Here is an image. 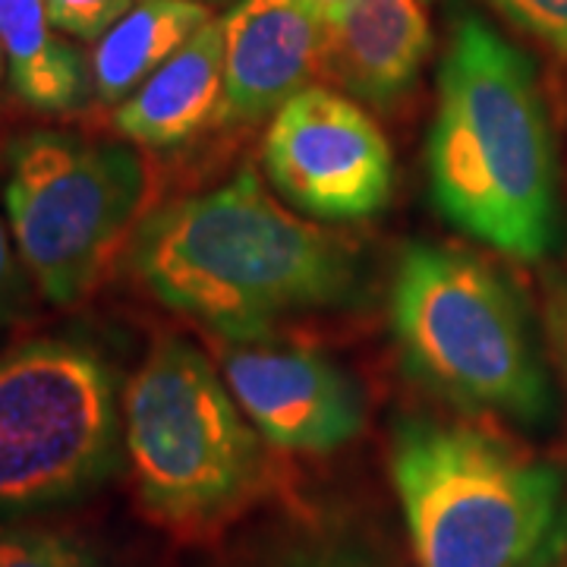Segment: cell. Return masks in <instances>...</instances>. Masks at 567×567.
Instances as JSON below:
<instances>
[{
    "label": "cell",
    "mask_w": 567,
    "mask_h": 567,
    "mask_svg": "<svg viewBox=\"0 0 567 567\" xmlns=\"http://www.w3.org/2000/svg\"><path fill=\"white\" fill-rule=\"evenodd\" d=\"M130 265L152 297L218 338H259L287 316L353 303L363 287L357 252L252 171L145 215Z\"/></svg>",
    "instance_id": "1"
},
{
    "label": "cell",
    "mask_w": 567,
    "mask_h": 567,
    "mask_svg": "<svg viewBox=\"0 0 567 567\" xmlns=\"http://www.w3.org/2000/svg\"><path fill=\"white\" fill-rule=\"evenodd\" d=\"M425 174L439 215L466 237L520 262L551 252L558 158L536 66L476 17L447 41Z\"/></svg>",
    "instance_id": "2"
},
{
    "label": "cell",
    "mask_w": 567,
    "mask_h": 567,
    "mask_svg": "<svg viewBox=\"0 0 567 567\" xmlns=\"http://www.w3.org/2000/svg\"><path fill=\"white\" fill-rule=\"evenodd\" d=\"M391 480L416 567H543L565 539V476L480 423L406 416Z\"/></svg>",
    "instance_id": "3"
},
{
    "label": "cell",
    "mask_w": 567,
    "mask_h": 567,
    "mask_svg": "<svg viewBox=\"0 0 567 567\" xmlns=\"http://www.w3.org/2000/svg\"><path fill=\"white\" fill-rule=\"evenodd\" d=\"M123 442L142 514L181 539L227 527L259 498L265 439L199 347L162 338L123 391Z\"/></svg>",
    "instance_id": "4"
},
{
    "label": "cell",
    "mask_w": 567,
    "mask_h": 567,
    "mask_svg": "<svg viewBox=\"0 0 567 567\" xmlns=\"http://www.w3.org/2000/svg\"><path fill=\"white\" fill-rule=\"evenodd\" d=\"M391 328L406 372L464 410L539 423L546 365L517 287L486 259L410 244L391 281Z\"/></svg>",
    "instance_id": "5"
},
{
    "label": "cell",
    "mask_w": 567,
    "mask_h": 567,
    "mask_svg": "<svg viewBox=\"0 0 567 567\" xmlns=\"http://www.w3.org/2000/svg\"><path fill=\"white\" fill-rule=\"evenodd\" d=\"M145 193L142 158L121 142L32 130L7 148V224L25 271L58 306L104 281L140 227Z\"/></svg>",
    "instance_id": "6"
},
{
    "label": "cell",
    "mask_w": 567,
    "mask_h": 567,
    "mask_svg": "<svg viewBox=\"0 0 567 567\" xmlns=\"http://www.w3.org/2000/svg\"><path fill=\"white\" fill-rule=\"evenodd\" d=\"M117 454V382L92 347L44 338L0 357V514L76 502Z\"/></svg>",
    "instance_id": "7"
},
{
    "label": "cell",
    "mask_w": 567,
    "mask_h": 567,
    "mask_svg": "<svg viewBox=\"0 0 567 567\" xmlns=\"http://www.w3.org/2000/svg\"><path fill=\"white\" fill-rule=\"evenodd\" d=\"M262 162L284 199L319 221L375 218L394 193V152L382 126L319 85L297 92L271 117Z\"/></svg>",
    "instance_id": "8"
},
{
    "label": "cell",
    "mask_w": 567,
    "mask_h": 567,
    "mask_svg": "<svg viewBox=\"0 0 567 567\" xmlns=\"http://www.w3.org/2000/svg\"><path fill=\"white\" fill-rule=\"evenodd\" d=\"M218 363L234 401L268 445L331 454L365 429L360 382L316 347L284 344L268 334L221 338Z\"/></svg>",
    "instance_id": "9"
},
{
    "label": "cell",
    "mask_w": 567,
    "mask_h": 567,
    "mask_svg": "<svg viewBox=\"0 0 567 567\" xmlns=\"http://www.w3.org/2000/svg\"><path fill=\"white\" fill-rule=\"evenodd\" d=\"M322 35L303 0H240L224 20L221 126H252L309 89Z\"/></svg>",
    "instance_id": "10"
},
{
    "label": "cell",
    "mask_w": 567,
    "mask_h": 567,
    "mask_svg": "<svg viewBox=\"0 0 567 567\" xmlns=\"http://www.w3.org/2000/svg\"><path fill=\"white\" fill-rule=\"evenodd\" d=\"M432 32L420 0H350L338 25L324 29L322 70L369 104H394L413 89Z\"/></svg>",
    "instance_id": "11"
},
{
    "label": "cell",
    "mask_w": 567,
    "mask_h": 567,
    "mask_svg": "<svg viewBox=\"0 0 567 567\" xmlns=\"http://www.w3.org/2000/svg\"><path fill=\"white\" fill-rule=\"evenodd\" d=\"M221 107L224 20H212L117 104L114 130L145 148H177L221 123Z\"/></svg>",
    "instance_id": "12"
},
{
    "label": "cell",
    "mask_w": 567,
    "mask_h": 567,
    "mask_svg": "<svg viewBox=\"0 0 567 567\" xmlns=\"http://www.w3.org/2000/svg\"><path fill=\"white\" fill-rule=\"evenodd\" d=\"M58 32L44 0H0V54L10 85L44 114L76 111L92 92L89 63Z\"/></svg>",
    "instance_id": "13"
},
{
    "label": "cell",
    "mask_w": 567,
    "mask_h": 567,
    "mask_svg": "<svg viewBox=\"0 0 567 567\" xmlns=\"http://www.w3.org/2000/svg\"><path fill=\"white\" fill-rule=\"evenodd\" d=\"M215 20L203 0H140L92 51V92L104 104L126 102L164 61Z\"/></svg>",
    "instance_id": "14"
},
{
    "label": "cell",
    "mask_w": 567,
    "mask_h": 567,
    "mask_svg": "<svg viewBox=\"0 0 567 567\" xmlns=\"http://www.w3.org/2000/svg\"><path fill=\"white\" fill-rule=\"evenodd\" d=\"M0 567H102V558L70 529L7 527L0 529Z\"/></svg>",
    "instance_id": "15"
},
{
    "label": "cell",
    "mask_w": 567,
    "mask_h": 567,
    "mask_svg": "<svg viewBox=\"0 0 567 567\" xmlns=\"http://www.w3.org/2000/svg\"><path fill=\"white\" fill-rule=\"evenodd\" d=\"M44 7L63 35L99 41L114 22L136 7V0H44Z\"/></svg>",
    "instance_id": "16"
},
{
    "label": "cell",
    "mask_w": 567,
    "mask_h": 567,
    "mask_svg": "<svg viewBox=\"0 0 567 567\" xmlns=\"http://www.w3.org/2000/svg\"><path fill=\"white\" fill-rule=\"evenodd\" d=\"M492 7L567 61V0H492Z\"/></svg>",
    "instance_id": "17"
},
{
    "label": "cell",
    "mask_w": 567,
    "mask_h": 567,
    "mask_svg": "<svg viewBox=\"0 0 567 567\" xmlns=\"http://www.w3.org/2000/svg\"><path fill=\"white\" fill-rule=\"evenodd\" d=\"M22 259L13 244L7 215H0V324L20 319L25 306V275H22Z\"/></svg>",
    "instance_id": "18"
},
{
    "label": "cell",
    "mask_w": 567,
    "mask_h": 567,
    "mask_svg": "<svg viewBox=\"0 0 567 567\" xmlns=\"http://www.w3.org/2000/svg\"><path fill=\"white\" fill-rule=\"evenodd\" d=\"M284 567H385L372 551L350 543H324V546L306 548Z\"/></svg>",
    "instance_id": "19"
},
{
    "label": "cell",
    "mask_w": 567,
    "mask_h": 567,
    "mask_svg": "<svg viewBox=\"0 0 567 567\" xmlns=\"http://www.w3.org/2000/svg\"><path fill=\"white\" fill-rule=\"evenodd\" d=\"M548 319H551V334H555V350H558V360H561V372H565L567 385V259L561 265V271L555 275L551 281V293H548Z\"/></svg>",
    "instance_id": "20"
},
{
    "label": "cell",
    "mask_w": 567,
    "mask_h": 567,
    "mask_svg": "<svg viewBox=\"0 0 567 567\" xmlns=\"http://www.w3.org/2000/svg\"><path fill=\"white\" fill-rule=\"evenodd\" d=\"M306 7H309V13L319 20L322 29H331V25H338L341 17L347 13V7H350V0H303Z\"/></svg>",
    "instance_id": "21"
},
{
    "label": "cell",
    "mask_w": 567,
    "mask_h": 567,
    "mask_svg": "<svg viewBox=\"0 0 567 567\" xmlns=\"http://www.w3.org/2000/svg\"><path fill=\"white\" fill-rule=\"evenodd\" d=\"M0 70H3V54H0Z\"/></svg>",
    "instance_id": "22"
},
{
    "label": "cell",
    "mask_w": 567,
    "mask_h": 567,
    "mask_svg": "<svg viewBox=\"0 0 567 567\" xmlns=\"http://www.w3.org/2000/svg\"><path fill=\"white\" fill-rule=\"evenodd\" d=\"M203 3H208V0H203Z\"/></svg>",
    "instance_id": "23"
}]
</instances>
